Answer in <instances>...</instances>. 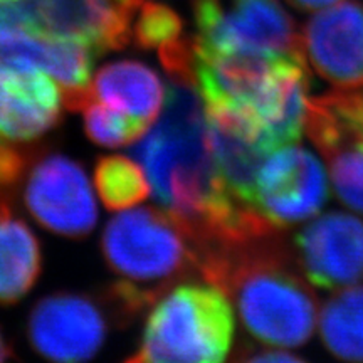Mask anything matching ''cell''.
Returning a JSON list of instances; mask_svg holds the SVG:
<instances>
[{
    "label": "cell",
    "instance_id": "obj_2",
    "mask_svg": "<svg viewBox=\"0 0 363 363\" xmlns=\"http://www.w3.org/2000/svg\"><path fill=\"white\" fill-rule=\"evenodd\" d=\"M279 230L271 225L211 246L203 256L202 279L233 298L254 338L294 348L311 338L318 305Z\"/></svg>",
    "mask_w": 363,
    "mask_h": 363
},
{
    "label": "cell",
    "instance_id": "obj_11",
    "mask_svg": "<svg viewBox=\"0 0 363 363\" xmlns=\"http://www.w3.org/2000/svg\"><path fill=\"white\" fill-rule=\"evenodd\" d=\"M305 128L328 163L340 201L363 214V130L347 106L343 89L308 99Z\"/></svg>",
    "mask_w": 363,
    "mask_h": 363
},
{
    "label": "cell",
    "instance_id": "obj_7",
    "mask_svg": "<svg viewBox=\"0 0 363 363\" xmlns=\"http://www.w3.org/2000/svg\"><path fill=\"white\" fill-rule=\"evenodd\" d=\"M24 202L44 229L65 238L81 239L96 225L98 207L88 175L61 153L39 158L27 177Z\"/></svg>",
    "mask_w": 363,
    "mask_h": 363
},
{
    "label": "cell",
    "instance_id": "obj_17",
    "mask_svg": "<svg viewBox=\"0 0 363 363\" xmlns=\"http://www.w3.org/2000/svg\"><path fill=\"white\" fill-rule=\"evenodd\" d=\"M43 271L39 240L24 220L0 203V305L21 301Z\"/></svg>",
    "mask_w": 363,
    "mask_h": 363
},
{
    "label": "cell",
    "instance_id": "obj_26",
    "mask_svg": "<svg viewBox=\"0 0 363 363\" xmlns=\"http://www.w3.org/2000/svg\"><path fill=\"white\" fill-rule=\"evenodd\" d=\"M12 357V352L11 348H9V345L6 340H4L2 333H0V363H9V360H11Z\"/></svg>",
    "mask_w": 363,
    "mask_h": 363
},
{
    "label": "cell",
    "instance_id": "obj_23",
    "mask_svg": "<svg viewBox=\"0 0 363 363\" xmlns=\"http://www.w3.org/2000/svg\"><path fill=\"white\" fill-rule=\"evenodd\" d=\"M238 363H306L303 358H299L293 353L288 352H276V350H264L256 352L251 355L240 358Z\"/></svg>",
    "mask_w": 363,
    "mask_h": 363
},
{
    "label": "cell",
    "instance_id": "obj_3",
    "mask_svg": "<svg viewBox=\"0 0 363 363\" xmlns=\"http://www.w3.org/2000/svg\"><path fill=\"white\" fill-rule=\"evenodd\" d=\"M194 79L206 111L229 118L269 153L301 138L311 86L305 54L214 52L194 43Z\"/></svg>",
    "mask_w": 363,
    "mask_h": 363
},
{
    "label": "cell",
    "instance_id": "obj_19",
    "mask_svg": "<svg viewBox=\"0 0 363 363\" xmlns=\"http://www.w3.org/2000/svg\"><path fill=\"white\" fill-rule=\"evenodd\" d=\"M94 185L104 207L110 211L135 207L150 194V184L142 165L121 155L99 158L94 169Z\"/></svg>",
    "mask_w": 363,
    "mask_h": 363
},
{
    "label": "cell",
    "instance_id": "obj_22",
    "mask_svg": "<svg viewBox=\"0 0 363 363\" xmlns=\"http://www.w3.org/2000/svg\"><path fill=\"white\" fill-rule=\"evenodd\" d=\"M29 153L12 140L0 136V189H11L24 175Z\"/></svg>",
    "mask_w": 363,
    "mask_h": 363
},
{
    "label": "cell",
    "instance_id": "obj_12",
    "mask_svg": "<svg viewBox=\"0 0 363 363\" xmlns=\"http://www.w3.org/2000/svg\"><path fill=\"white\" fill-rule=\"evenodd\" d=\"M301 49L321 78L338 89L363 88V6L357 0L318 12L301 30Z\"/></svg>",
    "mask_w": 363,
    "mask_h": 363
},
{
    "label": "cell",
    "instance_id": "obj_15",
    "mask_svg": "<svg viewBox=\"0 0 363 363\" xmlns=\"http://www.w3.org/2000/svg\"><path fill=\"white\" fill-rule=\"evenodd\" d=\"M91 94L99 101L148 126L162 110L163 81L152 67L140 61H115L94 76Z\"/></svg>",
    "mask_w": 363,
    "mask_h": 363
},
{
    "label": "cell",
    "instance_id": "obj_21",
    "mask_svg": "<svg viewBox=\"0 0 363 363\" xmlns=\"http://www.w3.org/2000/svg\"><path fill=\"white\" fill-rule=\"evenodd\" d=\"M184 22L174 9L140 0L135 11L131 40L142 49H160L182 38Z\"/></svg>",
    "mask_w": 363,
    "mask_h": 363
},
{
    "label": "cell",
    "instance_id": "obj_1",
    "mask_svg": "<svg viewBox=\"0 0 363 363\" xmlns=\"http://www.w3.org/2000/svg\"><path fill=\"white\" fill-rule=\"evenodd\" d=\"M131 155L142 165L155 201L202 249L239 234L256 216L230 195L217 169L194 71L169 74L162 116L131 147Z\"/></svg>",
    "mask_w": 363,
    "mask_h": 363
},
{
    "label": "cell",
    "instance_id": "obj_24",
    "mask_svg": "<svg viewBox=\"0 0 363 363\" xmlns=\"http://www.w3.org/2000/svg\"><path fill=\"white\" fill-rule=\"evenodd\" d=\"M347 99L357 123L363 130V89H347Z\"/></svg>",
    "mask_w": 363,
    "mask_h": 363
},
{
    "label": "cell",
    "instance_id": "obj_16",
    "mask_svg": "<svg viewBox=\"0 0 363 363\" xmlns=\"http://www.w3.org/2000/svg\"><path fill=\"white\" fill-rule=\"evenodd\" d=\"M206 116L212 152L225 187L240 206L254 211L257 174L271 153L256 136L233 121L207 111Z\"/></svg>",
    "mask_w": 363,
    "mask_h": 363
},
{
    "label": "cell",
    "instance_id": "obj_6",
    "mask_svg": "<svg viewBox=\"0 0 363 363\" xmlns=\"http://www.w3.org/2000/svg\"><path fill=\"white\" fill-rule=\"evenodd\" d=\"M199 48L214 52L303 54L301 33L279 0H190Z\"/></svg>",
    "mask_w": 363,
    "mask_h": 363
},
{
    "label": "cell",
    "instance_id": "obj_10",
    "mask_svg": "<svg viewBox=\"0 0 363 363\" xmlns=\"http://www.w3.org/2000/svg\"><path fill=\"white\" fill-rule=\"evenodd\" d=\"M140 0H26L35 33L72 40L93 52L120 51L131 43Z\"/></svg>",
    "mask_w": 363,
    "mask_h": 363
},
{
    "label": "cell",
    "instance_id": "obj_4",
    "mask_svg": "<svg viewBox=\"0 0 363 363\" xmlns=\"http://www.w3.org/2000/svg\"><path fill=\"white\" fill-rule=\"evenodd\" d=\"M103 257L118 276L110 299L118 315L131 318L157 301L174 283L202 278V247L194 234L167 211L130 208L108 222Z\"/></svg>",
    "mask_w": 363,
    "mask_h": 363
},
{
    "label": "cell",
    "instance_id": "obj_20",
    "mask_svg": "<svg viewBox=\"0 0 363 363\" xmlns=\"http://www.w3.org/2000/svg\"><path fill=\"white\" fill-rule=\"evenodd\" d=\"M81 110H83L86 135L89 136L91 142L104 148H120L130 145L148 128L135 118L101 103L93 94Z\"/></svg>",
    "mask_w": 363,
    "mask_h": 363
},
{
    "label": "cell",
    "instance_id": "obj_13",
    "mask_svg": "<svg viewBox=\"0 0 363 363\" xmlns=\"http://www.w3.org/2000/svg\"><path fill=\"white\" fill-rule=\"evenodd\" d=\"M296 262L311 284L323 289L352 286L363 278V222L330 212L294 238Z\"/></svg>",
    "mask_w": 363,
    "mask_h": 363
},
{
    "label": "cell",
    "instance_id": "obj_14",
    "mask_svg": "<svg viewBox=\"0 0 363 363\" xmlns=\"http://www.w3.org/2000/svg\"><path fill=\"white\" fill-rule=\"evenodd\" d=\"M62 106L61 86L44 71L0 65V136L39 138L59 123Z\"/></svg>",
    "mask_w": 363,
    "mask_h": 363
},
{
    "label": "cell",
    "instance_id": "obj_8",
    "mask_svg": "<svg viewBox=\"0 0 363 363\" xmlns=\"http://www.w3.org/2000/svg\"><path fill=\"white\" fill-rule=\"evenodd\" d=\"M328 201V182L318 158L299 147H283L262 163L254 211L272 225H293L316 216Z\"/></svg>",
    "mask_w": 363,
    "mask_h": 363
},
{
    "label": "cell",
    "instance_id": "obj_5",
    "mask_svg": "<svg viewBox=\"0 0 363 363\" xmlns=\"http://www.w3.org/2000/svg\"><path fill=\"white\" fill-rule=\"evenodd\" d=\"M234 313L214 284H179L155 301L138 348L123 363H225Z\"/></svg>",
    "mask_w": 363,
    "mask_h": 363
},
{
    "label": "cell",
    "instance_id": "obj_9",
    "mask_svg": "<svg viewBox=\"0 0 363 363\" xmlns=\"http://www.w3.org/2000/svg\"><path fill=\"white\" fill-rule=\"evenodd\" d=\"M108 321L94 299L74 293L49 294L35 303L27 337L51 363H86L101 350Z\"/></svg>",
    "mask_w": 363,
    "mask_h": 363
},
{
    "label": "cell",
    "instance_id": "obj_25",
    "mask_svg": "<svg viewBox=\"0 0 363 363\" xmlns=\"http://www.w3.org/2000/svg\"><path fill=\"white\" fill-rule=\"evenodd\" d=\"M288 4H291L293 7H296L298 11H320V9H326L330 6H335V4L342 2V0H286Z\"/></svg>",
    "mask_w": 363,
    "mask_h": 363
},
{
    "label": "cell",
    "instance_id": "obj_18",
    "mask_svg": "<svg viewBox=\"0 0 363 363\" xmlns=\"http://www.w3.org/2000/svg\"><path fill=\"white\" fill-rule=\"evenodd\" d=\"M320 333L328 352L340 360L363 363V286L345 288L325 303Z\"/></svg>",
    "mask_w": 363,
    "mask_h": 363
}]
</instances>
